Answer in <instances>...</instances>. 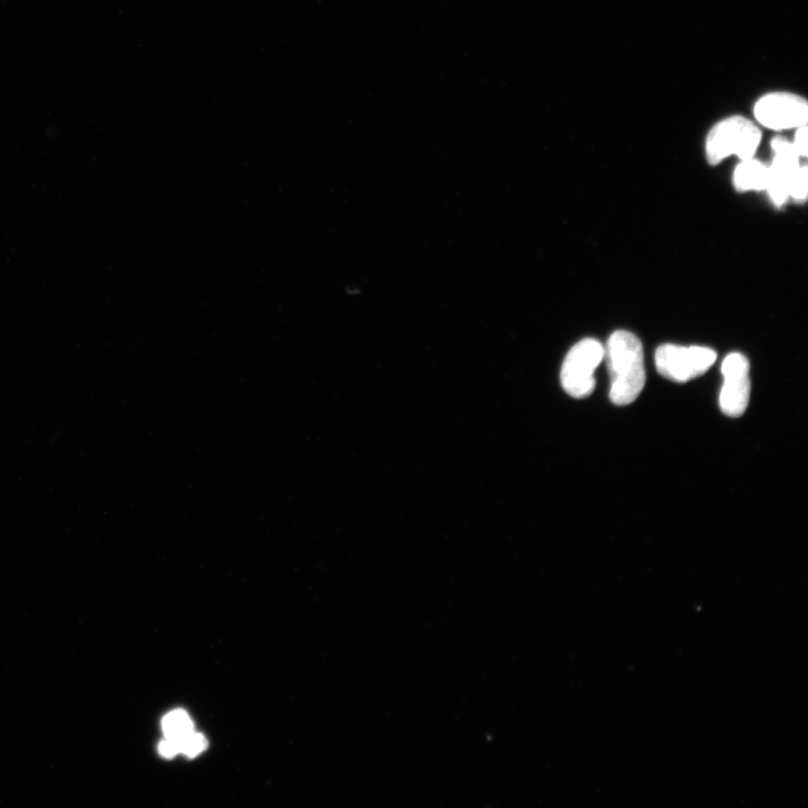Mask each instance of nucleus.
I'll return each instance as SVG.
<instances>
[{
	"label": "nucleus",
	"instance_id": "9b49d317",
	"mask_svg": "<svg viewBox=\"0 0 808 808\" xmlns=\"http://www.w3.org/2000/svg\"><path fill=\"white\" fill-rule=\"evenodd\" d=\"M208 742L204 736L195 731L179 742L180 754L195 758L207 749Z\"/></svg>",
	"mask_w": 808,
	"mask_h": 808
},
{
	"label": "nucleus",
	"instance_id": "20e7f679",
	"mask_svg": "<svg viewBox=\"0 0 808 808\" xmlns=\"http://www.w3.org/2000/svg\"><path fill=\"white\" fill-rule=\"evenodd\" d=\"M716 353L709 347L661 345L655 356L660 375L677 383H686L709 371L716 361Z\"/></svg>",
	"mask_w": 808,
	"mask_h": 808
},
{
	"label": "nucleus",
	"instance_id": "1a4fd4ad",
	"mask_svg": "<svg viewBox=\"0 0 808 808\" xmlns=\"http://www.w3.org/2000/svg\"><path fill=\"white\" fill-rule=\"evenodd\" d=\"M162 729L165 738L178 743L195 731L190 716L182 710L173 711L165 716L162 721Z\"/></svg>",
	"mask_w": 808,
	"mask_h": 808
},
{
	"label": "nucleus",
	"instance_id": "f03ea898",
	"mask_svg": "<svg viewBox=\"0 0 808 808\" xmlns=\"http://www.w3.org/2000/svg\"><path fill=\"white\" fill-rule=\"evenodd\" d=\"M761 142V132L754 123L742 116H732L716 124L706 137L707 161L715 165L731 155L743 160L755 158Z\"/></svg>",
	"mask_w": 808,
	"mask_h": 808
},
{
	"label": "nucleus",
	"instance_id": "39448f33",
	"mask_svg": "<svg viewBox=\"0 0 808 808\" xmlns=\"http://www.w3.org/2000/svg\"><path fill=\"white\" fill-rule=\"evenodd\" d=\"M754 114L757 122L769 130H791L807 125L808 104L800 95L776 91L759 98Z\"/></svg>",
	"mask_w": 808,
	"mask_h": 808
},
{
	"label": "nucleus",
	"instance_id": "f8f14e48",
	"mask_svg": "<svg viewBox=\"0 0 808 808\" xmlns=\"http://www.w3.org/2000/svg\"><path fill=\"white\" fill-rule=\"evenodd\" d=\"M794 148L801 158H806L807 150V125L796 128Z\"/></svg>",
	"mask_w": 808,
	"mask_h": 808
},
{
	"label": "nucleus",
	"instance_id": "0eeeda50",
	"mask_svg": "<svg viewBox=\"0 0 808 808\" xmlns=\"http://www.w3.org/2000/svg\"><path fill=\"white\" fill-rule=\"evenodd\" d=\"M771 149L775 152V156L773 163L768 167L766 191L775 205L783 206L789 199V188L794 173L800 168L801 156L796 152L792 142L780 136L771 141Z\"/></svg>",
	"mask_w": 808,
	"mask_h": 808
},
{
	"label": "nucleus",
	"instance_id": "423d86ee",
	"mask_svg": "<svg viewBox=\"0 0 808 808\" xmlns=\"http://www.w3.org/2000/svg\"><path fill=\"white\" fill-rule=\"evenodd\" d=\"M749 372L750 364L745 355L731 353L724 358L720 407L725 416L738 418L746 412L751 390Z\"/></svg>",
	"mask_w": 808,
	"mask_h": 808
},
{
	"label": "nucleus",
	"instance_id": "ddd939ff",
	"mask_svg": "<svg viewBox=\"0 0 808 808\" xmlns=\"http://www.w3.org/2000/svg\"><path fill=\"white\" fill-rule=\"evenodd\" d=\"M160 755L164 758H174L180 755V747L177 741L165 738L159 746Z\"/></svg>",
	"mask_w": 808,
	"mask_h": 808
},
{
	"label": "nucleus",
	"instance_id": "7ed1b4c3",
	"mask_svg": "<svg viewBox=\"0 0 808 808\" xmlns=\"http://www.w3.org/2000/svg\"><path fill=\"white\" fill-rule=\"evenodd\" d=\"M603 345L593 338L583 339L567 354L560 373L564 390L577 399L591 396L595 390L594 373L604 360Z\"/></svg>",
	"mask_w": 808,
	"mask_h": 808
},
{
	"label": "nucleus",
	"instance_id": "9d476101",
	"mask_svg": "<svg viewBox=\"0 0 808 808\" xmlns=\"http://www.w3.org/2000/svg\"><path fill=\"white\" fill-rule=\"evenodd\" d=\"M808 192V170L806 165H800L796 170L789 188V198L798 202L805 201Z\"/></svg>",
	"mask_w": 808,
	"mask_h": 808
},
{
	"label": "nucleus",
	"instance_id": "f257e3e1",
	"mask_svg": "<svg viewBox=\"0 0 808 808\" xmlns=\"http://www.w3.org/2000/svg\"><path fill=\"white\" fill-rule=\"evenodd\" d=\"M604 350L611 379L610 399L617 406H628L645 388L644 347L636 335L618 330Z\"/></svg>",
	"mask_w": 808,
	"mask_h": 808
},
{
	"label": "nucleus",
	"instance_id": "6e6552de",
	"mask_svg": "<svg viewBox=\"0 0 808 808\" xmlns=\"http://www.w3.org/2000/svg\"><path fill=\"white\" fill-rule=\"evenodd\" d=\"M768 167L754 158L743 160L733 173V185L739 191L766 190Z\"/></svg>",
	"mask_w": 808,
	"mask_h": 808
}]
</instances>
